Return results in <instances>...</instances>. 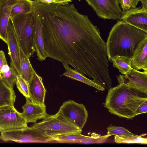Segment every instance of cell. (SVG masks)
I'll return each mask as SVG.
<instances>
[{
    "mask_svg": "<svg viewBox=\"0 0 147 147\" xmlns=\"http://www.w3.org/2000/svg\"><path fill=\"white\" fill-rule=\"evenodd\" d=\"M47 57L72 66L104 86L111 80L105 42L99 28L72 4L33 1Z\"/></svg>",
    "mask_w": 147,
    "mask_h": 147,
    "instance_id": "6da1fadb",
    "label": "cell"
},
{
    "mask_svg": "<svg viewBox=\"0 0 147 147\" xmlns=\"http://www.w3.org/2000/svg\"><path fill=\"white\" fill-rule=\"evenodd\" d=\"M112 27L106 42L107 57L117 56L131 58L139 43L146 36L147 32L126 23L121 20Z\"/></svg>",
    "mask_w": 147,
    "mask_h": 147,
    "instance_id": "7a4b0ae2",
    "label": "cell"
},
{
    "mask_svg": "<svg viewBox=\"0 0 147 147\" xmlns=\"http://www.w3.org/2000/svg\"><path fill=\"white\" fill-rule=\"evenodd\" d=\"M20 48L29 58L36 51L34 42L35 11L10 17Z\"/></svg>",
    "mask_w": 147,
    "mask_h": 147,
    "instance_id": "3957f363",
    "label": "cell"
},
{
    "mask_svg": "<svg viewBox=\"0 0 147 147\" xmlns=\"http://www.w3.org/2000/svg\"><path fill=\"white\" fill-rule=\"evenodd\" d=\"M142 94L129 87L124 83L108 90L104 106L111 113L127 119L132 118L128 110L126 105L132 96Z\"/></svg>",
    "mask_w": 147,
    "mask_h": 147,
    "instance_id": "277c9868",
    "label": "cell"
},
{
    "mask_svg": "<svg viewBox=\"0 0 147 147\" xmlns=\"http://www.w3.org/2000/svg\"><path fill=\"white\" fill-rule=\"evenodd\" d=\"M47 136L55 139L57 137L72 134L81 133V129L74 125L59 111L55 114H47L42 120L32 125Z\"/></svg>",
    "mask_w": 147,
    "mask_h": 147,
    "instance_id": "5b68a950",
    "label": "cell"
},
{
    "mask_svg": "<svg viewBox=\"0 0 147 147\" xmlns=\"http://www.w3.org/2000/svg\"><path fill=\"white\" fill-rule=\"evenodd\" d=\"M0 139L5 142L13 141L19 143L46 142L54 140V138L32 126L1 132Z\"/></svg>",
    "mask_w": 147,
    "mask_h": 147,
    "instance_id": "8992f818",
    "label": "cell"
},
{
    "mask_svg": "<svg viewBox=\"0 0 147 147\" xmlns=\"http://www.w3.org/2000/svg\"><path fill=\"white\" fill-rule=\"evenodd\" d=\"M26 120L14 107H0V132L28 127Z\"/></svg>",
    "mask_w": 147,
    "mask_h": 147,
    "instance_id": "52a82bcc",
    "label": "cell"
},
{
    "mask_svg": "<svg viewBox=\"0 0 147 147\" xmlns=\"http://www.w3.org/2000/svg\"><path fill=\"white\" fill-rule=\"evenodd\" d=\"M100 18L121 20L122 11L117 0H84Z\"/></svg>",
    "mask_w": 147,
    "mask_h": 147,
    "instance_id": "ba28073f",
    "label": "cell"
},
{
    "mask_svg": "<svg viewBox=\"0 0 147 147\" xmlns=\"http://www.w3.org/2000/svg\"><path fill=\"white\" fill-rule=\"evenodd\" d=\"M74 125L82 129L86 123L88 113L85 106L73 100L64 102L59 111Z\"/></svg>",
    "mask_w": 147,
    "mask_h": 147,
    "instance_id": "9c48e42d",
    "label": "cell"
},
{
    "mask_svg": "<svg viewBox=\"0 0 147 147\" xmlns=\"http://www.w3.org/2000/svg\"><path fill=\"white\" fill-rule=\"evenodd\" d=\"M119 84L124 83L130 88L147 94V71H140L133 69L125 74L117 76Z\"/></svg>",
    "mask_w": 147,
    "mask_h": 147,
    "instance_id": "30bf717a",
    "label": "cell"
},
{
    "mask_svg": "<svg viewBox=\"0 0 147 147\" xmlns=\"http://www.w3.org/2000/svg\"><path fill=\"white\" fill-rule=\"evenodd\" d=\"M7 34V44L8 54L10 58L11 67L15 70L18 74H20V47L13 24L10 19L8 24Z\"/></svg>",
    "mask_w": 147,
    "mask_h": 147,
    "instance_id": "8fae6325",
    "label": "cell"
},
{
    "mask_svg": "<svg viewBox=\"0 0 147 147\" xmlns=\"http://www.w3.org/2000/svg\"><path fill=\"white\" fill-rule=\"evenodd\" d=\"M121 20L124 22L147 32V9L132 8L123 12Z\"/></svg>",
    "mask_w": 147,
    "mask_h": 147,
    "instance_id": "7c38bea8",
    "label": "cell"
},
{
    "mask_svg": "<svg viewBox=\"0 0 147 147\" xmlns=\"http://www.w3.org/2000/svg\"><path fill=\"white\" fill-rule=\"evenodd\" d=\"M26 98V102L22 107L23 111L21 114L27 123H36L37 120L43 119L46 116L47 114L45 104H37L32 102L28 98Z\"/></svg>",
    "mask_w": 147,
    "mask_h": 147,
    "instance_id": "4fadbf2b",
    "label": "cell"
},
{
    "mask_svg": "<svg viewBox=\"0 0 147 147\" xmlns=\"http://www.w3.org/2000/svg\"><path fill=\"white\" fill-rule=\"evenodd\" d=\"M28 84L30 100L37 104H45L46 90L42 78L37 74L34 70L33 77Z\"/></svg>",
    "mask_w": 147,
    "mask_h": 147,
    "instance_id": "5bb4252c",
    "label": "cell"
},
{
    "mask_svg": "<svg viewBox=\"0 0 147 147\" xmlns=\"http://www.w3.org/2000/svg\"><path fill=\"white\" fill-rule=\"evenodd\" d=\"M18 0H0V39L7 43V29L12 9Z\"/></svg>",
    "mask_w": 147,
    "mask_h": 147,
    "instance_id": "9a60e30c",
    "label": "cell"
},
{
    "mask_svg": "<svg viewBox=\"0 0 147 147\" xmlns=\"http://www.w3.org/2000/svg\"><path fill=\"white\" fill-rule=\"evenodd\" d=\"M131 59L133 69L147 71V36L139 43Z\"/></svg>",
    "mask_w": 147,
    "mask_h": 147,
    "instance_id": "2e32d148",
    "label": "cell"
},
{
    "mask_svg": "<svg viewBox=\"0 0 147 147\" xmlns=\"http://www.w3.org/2000/svg\"><path fill=\"white\" fill-rule=\"evenodd\" d=\"M35 21L34 34V47L35 51L37 53V59L40 61H43L45 60L47 57L44 48L41 24L39 17L35 11Z\"/></svg>",
    "mask_w": 147,
    "mask_h": 147,
    "instance_id": "e0dca14e",
    "label": "cell"
},
{
    "mask_svg": "<svg viewBox=\"0 0 147 147\" xmlns=\"http://www.w3.org/2000/svg\"><path fill=\"white\" fill-rule=\"evenodd\" d=\"M65 70V72L62 76H65L68 78L82 82L89 86L92 87L98 90L104 91L105 89L85 77V75L75 69L70 68L68 65L66 63H62Z\"/></svg>",
    "mask_w": 147,
    "mask_h": 147,
    "instance_id": "ac0fdd59",
    "label": "cell"
},
{
    "mask_svg": "<svg viewBox=\"0 0 147 147\" xmlns=\"http://www.w3.org/2000/svg\"><path fill=\"white\" fill-rule=\"evenodd\" d=\"M16 96L14 90L8 87L0 78V107H14Z\"/></svg>",
    "mask_w": 147,
    "mask_h": 147,
    "instance_id": "d6986e66",
    "label": "cell"
},
{
    "mask_svg": "<svg viewBox=\"0 0 147 147\" xmlns=\"http://www.w3.org/2000/svg\"><path fill=\"white\" fill-rule=\"evenodd\" d=\"M20 74L22 77L28 83L33 75L34 69L29 58L23 53L20 47Z\"/></svg>",
    "mask_w": 147,
    "mask_h": 147,
    "instance_id": "ffe728a7",
    "label": "cell"
},
{
    "mask_svg": "<svg viewBox=\"0 0 147 147\" xmlns=\"http://www.w3.org/2000/svg\"><path fill=\"white\" fill-rule=\"evenodd\" d=\"M111 61L113 67L117 68L122 74L125 75L133 69L131 66V59L127 56L117 55L113 57Z\"/></svg>",
    "mask_w": 147,
    "mask_h": 147,
    "instance_id": "44dd1931",
    "label": "cell"
},
{
    "mask_svg": "<svg viewBox=\"0 0 147 147\" xmlns=\"http://www.w3.org/2000/svg\"><path fill=\"white\" fill-rule=\"evenodd\" d=\"M33 10V1L31 0H18L12 9L10 17L30 13L32 12Z\"/></svg>",
    "mask_w": 147,
    "mask_h": 147,
    "instance_id": "7402d4cb",
    "label": "cell"
},
{
    "mask_svg": "<svg viewBox=\"0 0 147 147\" xmlns=\"http://www.w3.org/2000/svg\"><path fill=\"white\" fill-rule=\"evenodd\" d=\"M114 141L116 143L118 144L137 143L146 144L147 139L143 138L140 136L135 135L133 133L115 136Z\"/></svg>",
    "mask_w": 147,
    "mask_h": 147,
    "instance_id": "603a6c76",
    "label": "cell"
},
{
    "mask_svg": "<svg viewBox=\"0 0 147 147\" xmlns=\"http://www.w3.org/2000/svg\"><path fill=\"white\" fill-rule=\"evenodd\" d=\"M17 75L15 70L10 67L7 70L0 74V78L8 87L13 89L16 83Z\"/></svg>",
    "mask_w": 147,
    "mask_h": 147,
    "instance_id": "cb8c5ba5",
    "label": "cell"
},
{
    "mask_svg": "<svg viewBox=\"0 0 147 147\" xmlns=\"http://www.w3.org/2000/svg\"><path fill=\"white\" fill-rule=\"evenodd\" d=\"M87 137L81 133L72 134L58 136L55 138L54 141L60 142L79 143Z\"/></svg>",
    "mask_w": 147,
    "mask_h": 147,
    "instance_id": "d4e9b609",
    "label": "cell"
},
{
    "mask_svg": "<svg viewBox=\"0 0 147 147\" xmlns=\"http://www.w3.org/2000/svg\"><path fill=\"white\" fill-rule=\"evenodd\" d=\"M16 84L19 91L25 97L29 99L28 82L20 74H18Z\"/></svg>",
    "mask_w": 147,
    "mask_h": 147,
    "instance_id": "484cf974",
    "label": "cell"
},
{
    "mask_svg": "<svg viewBox=\"0 0 147 147\" xmlns=\"http://www.w3.org/2000/svg\"><path fill=\"white\" fill-rule=\"evenodd\" d=\"M107 129V134L110 136L113 135L119 136L133 134L125 128L120 126H113L111 125L108 127Z\"/></svg>",
    "mask_w": 147,
    "mask_h": 147,
    "instance_id": "4316f807",
    "label": "cell"
},
{
    "mask_svg": "<svg viewBox=\"0 0 147 147\" xmlns=\"http://www.w3.org/2000/svg\"><path fill=\"white\" fill-rule=\"evenodd\" d=\"M122 9L123 12H125L132 8L136 7L140 0H117Z\"/></svg>",
    "mask_w": 147,
    "mask_h": 147,
    "instance_id": "83f0119b",
    "label": "cell"
},
{
    "mask_svg": "<svg viewBox=\"0 0 147 147\" xmlns=\"http://www.w3.org/2000/svg\"><path fill=\"white\" fill-rule=\"evenodd\" d=\"M147 112V99L144 100L138 108L136 111L135 114L136 115L140 114L146 113Z\"/></svg>",
    "mask_w": 147,
    "mask_h": 147,
    "instance_id": "f1b7e54d",
    "label": "cell"
},
{
    "mask_svg": "<svg viewBox=\"0 0 147 147\" xmlns=\"http://www.w3.org/2000/svg\"><path fill=\"white\" fill-rule=\"evenodd\" d=\"M7 64L4 52L2 50L0 51V73L3 67Z\"/></svg>",
    "mask_w": 147,
    "mask_h": 147,
    "instance_id": "f546056e",
    "label": "cell"
},
{
    "mask_svg": "<svg viewBox=\"0 0 147 147\" xmlns=\"http://www.w3.org/2000/svg\"><path fill=\"white\" fill-rule=\"evenodd\" d=\"M72 0H55L54 3L63 4L71 2Z\"/></svg>",
    "mask_w": 147,
    "mask_h": 147,
    "instance_id": "4dcf8cb0",
    "label": "cell"
},
{
    "mask_svg": "<svg viewBox=\"0 0 147 147\" xmlns=\"http://www.w3.org/2000/svg\"><path fill=\"white\" fill-rule=\"evenodd\" d=\"M40 2L46 4L54 3L55 0H38Z\"/></svg>",
    "mask_w": 147,
    "mask_h": 147,
    "instance_id": "1f68e13d",
    "label": "cell"
},
{
    "mask_svg": "<svg viewBox=\"0 0 147 147\" xmlns=\"http://www.w3.org/2000/svg\"><path fill=\"white\" fill-rule=\"evenodd\" d=\"M142 4V7L147 9V0H140Z\"/></svg>",
    "mask_w": 147,
    "mask_h": 147,
    "instance_id": "d6a6232c",
    "label": "cell"
}]
</instances>
